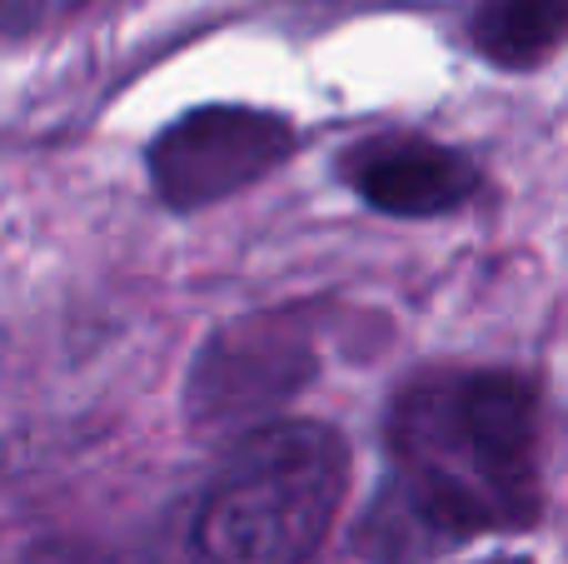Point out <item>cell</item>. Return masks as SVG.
<instances>
[{"mask_svg": "<svg viewBox=\"0 0 568 564\" xmlns=\"http://www.w3.org/2000/svg\"><path fill=\"white\" fill-rule=\"evenodd\" d=\"M389 480L369 505V564H424L434 550L539 515V400L509 370H429L389 410Z\"/></svg>", "mask_w": 568, "mask_h": 564, "instance_id": "obj_1", "label": "cell"}, {"mask_svg": "<svg viewBox=\"0 0 568 564\" xmlns=\"http://www.w3.org/2000/svg\"><path fill=\"white\" fill-rule=\"evenodd\" d=\"M349 495V450L320 420L265 425L225 460L195 545L210 564H304L324 545Z\"/></svg>", "mask_w": 568, "mask_h": 564, "instance_id": "obj_2", "label": "cell"}, {"mask_svg": "<svg viewBox=\"0 0 568 564\" xmlns=\"http://www.w3.org/2000/svg\"><path fill=\"white\" fill-rule=\"evenodd\" d=\"M294 120L255 105H200L150 140V185L170 210H205L294 155Z\"/></svg>", "mask_w": 568, "mask_h": 564, "instance_id": "obj_3", "label": "cell"}, {"mask_svg": "<svg viewBox=\"0 0 568 564\" xmlns=\"http://www.w3.org/2000/svg\"><path fill=\"white\" fill-rule=\"evenodd\" d=\"M314 370V345L300 320L255 315L225 325L190 370V415L205 425H225L240 415H260L275 400L294 395Z\"/></svg>", "mask_w": 568, "mask_h": 564, "instance_id": "obj_4", "label": "cell"}, {"mask_svg": "<svg viewBox=\"0 0 568 564\" xmlns=\"http://www.w3.org/2000/svg\"><path fill=\"white\" fill-rule=\"evenodd\" d=\"M339 175L364 205L399 220L449 215L479 190V165L424 135H374L344 150Z\"/></svg>", "mask_w": 568, "mask_h": 564, "instance_id": "obj_5", "label": "cell"}, {"mask_svg": "<svg viewBox=\"0 0 568 564\" xmlns=\"http://www.w3.org/2000/svg\"><path fill=\"white\" fill-rule=\"evenodd\" d=\"M568 0H479L469 20V40L489 66L534 70L564 46Z\"/></svg>", "mask_w": 568, "mask_h": 564, "instance_id": "obj_6", "label": "cell"}, {"mask_svg": "<svg viewBox=\"0 0 568 564\" xmlns=\"http://www.w3.org/2000/svg\"><path fill=\"white\" fill-rule=\"evenodd\" d=\"M20 564H105V560L90 555V550H75V545H40V550H30Z\"/></svg>", "mask_w": 568, "mask_h": 564, "instance_id": "obj_7", "label": "cell"}]
</instances>
